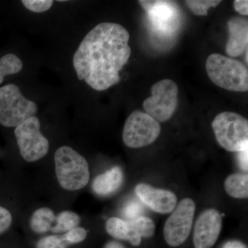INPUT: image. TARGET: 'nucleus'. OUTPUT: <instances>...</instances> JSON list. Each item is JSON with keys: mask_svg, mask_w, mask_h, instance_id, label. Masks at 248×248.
Instances as JSON below:
<instances>
[{"mask_svg": "<svg viewBox=\"0 0 248 248\" xmlns=\"http://www.w3.org/2000/svg\"><path fill=\"white\" fill-rule=\"evenodd\" d=\"M55 173L60 185L69 191L81 190L89 182V164L70 146H62L55 153Z\"/></svg>", "mask_w": 248, "mask_h": 248, "instance_id": "2", "label": "nucleus"}, {"mask_svg": "<svg viewBox=\"0 0 248 248\" xmlns=\"http://www.w3.org/2000/svg\"><path fill=\"white\" fill-rule=\"evenodd\" d=\"M81 218L75 212L66 210L62 212L56 216L55 225L50 231L55 234L66 233L73 228L79 226Z\"/></svg>", "mask_w": 248, "mask_h": 248, "instance_id": "18", "label": "nucleus"}, {"mask_svg": "<svg viewBox=\"0 0 248 248\" xmlns=\"http://www.w3.org/2000/svg\"><path fill=\"white\" fill-rule=\"evenodd\" d=\"M229 39L226 52L229 56L236 58L248 50V22L247 19L233 17L228 22Z\"/></svg>", "mask_w": 248, "mask_h": 248, "instance_id": "14", "label": "nucleus"}, {"mask_svg": "<svg viewBox=\"0 0 248 248\" xmlns=\"http://www.w3.org/2000/svg\"><path fill=\"white\" fill-rule=\"evenodd\" d=\"M187 7L196 16H205L210 8L216 7L221 1L217 0H188L185 1Z\"/></svg>", "mask_w": 248, "mask_h": 248, "instance_id": "20", "label": "nucleus"}, {"mask_svg": "<svg viewBox=\"0 0 248 248\" xmlns=\"http://www.w3.org/2000/svg\"><path fill=\"white\" fill-rule=\"evenodd\" d=\"M15 136L20 154L28 162L38 161L48 153V140L41 133L40 122L35 116L16 127Z\"/></svg>", "mask_w": 248, "mask_h": 248, "instance_id": "7", "label": "nucleus"}, {"mask_svg": "<svg viewBox=\"0 0 248 248\" xmlns=\"http://www.w3.org/2000/svg\"><path fill=\"white\" fill-rule=\"evenodd\" d=\"M159 122L146 112L135 110L130 114L123 130V141L130 148H139L154 143L159 138Z\"/></svg>", "mask_w": 248, "mask_h": 248, "instance_id": "8", "label": "nucleus"}, {"mask_svg": "<svg viewBox=\"0 0 248 248\" xmlns=\"http://www.w3.org/2000/svg\"><path fill=\"white\" fill-rule=\"evenodd\" d=\"M87 236L86 229L81 227H76L71 231L67 232L63 236V239L68 244H76L82 242Z\"/></svg>", "mask_w": 248, "mask_h": 248, "instance_id": "23", "label": "nucleus"}, {"mask_svg": "<svg viewBox=\"0 0 248 248\" xmlns=\"http://www.w3.org/2000/svg\"><path fill=\"white\" fill-rule=\"evenodd\" d=\"M152 95L146 98L143 107L148 115L158 122L169 120L174 115L179 102V87L171 79H162L151 88Z\"/></svg>", "mask_w": 248, "mask_h": 248, "instance_id": "6", "label": "nucleus"}, {"mask_svg": "<svg viewBox=\"0 0 248 248\" xmlns=\"http://www.w3.org/2000/svg\"><path fill=\"white\" fill-rule=\"evenodd\" d=\"M195 213L193 200L186 198L179 202L164 226V238L169 246L177 247L185 242L190 233Z\"/></svg>", "mask_w": 248, "mask_h": 248, "instance_id": "9", "label": "nucleus"}, {"mask_svg": "<svg viewBox=\"0 0 248 248\" xmlns=\"http://www.w3.org/2000/svg\"><path fill=\"white\" fill-rule=\"evenodd\" d=\"M235 11L242 16L248 15V1L247 0H235L234 2Z\"/></svg>", "mask_w": 248, "mask_h": 248, "instance_id": "26", "label": "nucleus"}, {"mask_svg": "<svg viewBox=\"0 0 248 248\" xmlns=\"http://www.w3.org/2000/svg\"><path fill=\"white\" fill-rule=\"evenodd\" d=\"M36 248H66V243L63 238L51 235L42 238L36 245Z\"/></svg>", "mask_w": 248, "mask_h": 248, "instance_id": "22", "label": "nucleus"}, {"mask_svg": "<svg viewBox=\"0 0 248 248\" xmlns=\"http://www.w3.org/2000/svg\"><path fill=\"white\" fill-rule=\"evenodd\" d=\"M206 71L210 80L218 87L246 92L248 90V71L242 62L213 53L207 59Z\"/></svg>", "mask_w": 248, "mask_h": 248, "instance_id": "3", "label": "nucleus"}, {"mask_svg": "<svg viewBox=\"0 0 248 248\" xmlns=\"http://www.w3.org/2000/svg\"><path fill=\"white\" fill-rule=\"evenodd\" d=\"M12 215L9 210L0 206V234L9 229L12 224Z\"/></svg>", "mask_w": 248, "mask_h": 248, "instance_id": "25", "label": "nucleus"}, {"mask_svg": "<svg viewBox=\"0 0 248 248\" xmlns=\"http://www.w3.org/2000/svg\"><path fill=\"white\" fill-rule=\"evenodd\" d=\"M153 25L160 31L168 32L177 20L178 9L171 1H140Z\"/></svg>", "mask_w": 248, "mask_h": 248, "instance_id": "13", "label": "nucleus"}, {"mask_svg": "<svg viewBox=\"0 0 248 248\" xmlns=\"http://www.w3.org/2000/svg\"><path fill=\"white\" fill-rule=\"evenodd\" d=\"M37 104L27 99L16 84L0 88V124L3 126L17 127L35 116Z\"/></svg>", "mask_w": 248, "mask_h": 248, "instance_id": "5", "label": "nucleus"}, {"mask_svg": "<svg viewBox=\"0 0 248 248\" xmlns=\"http://www.w3.org/2000/svg\"><path fill=\"white\" fill-rule=\"evenodd\" d=\"M218 143L232 153L248 150V121L233 112H223L212 123Z\"/></svg>", "mask_w": 248, "mask_h": 248, "instance_id": "4", "label": "nucleus"}, {"mask_svg": "<svg viewBox=\"0 0 248 248\" xmlns=\"http://www.w3.org/2000/svg\"><path fill=\"white\" fill-rule=\"evenodd\" d=\"M22 3L24 6L32 12L40 14L46 12L53 6L51 0H23Z\"/></svg>", "mask_w": 248, "mask_h": 248, "instance_id": "21", "label": "nucleus"}, {"mask_svg": "<svg viewBox=\"0 0 248 248\" xmlns=\"http://www.w3.org/2000/svg\"><path fill=\"white\" fill-rule=\"evenodd\" d=\"M128 31L115 23H101L90 31L73 56L78 79L97 91L120 82V72L131 55Z\"/></svg>", "mask_w": 248, "mask_h": 248, "instance_id": "1", "label": "nucleus"}, {"mask_svg": "<svg viewBox=\"0 0 248 248\" xmlns=\"http://www.w3.org/2000/svg\"><path fill=\"white\" fill-rule=\"evenodd\" d=\"M221 248H248V247L241 241H230L223 245Z\"/></svg>", "mask_w": 248, "mask_h": 248, "instance_id": "28", "label": "nucleus"}, {"mask_svg": "<svg viewBox=\"0 0 248 248\" xmlns=\"http://www.w3.org/2000/svg\"><path fill=\"white\" fill-rule=\"evenodd\" d=\"M141 212V206L137 202H130L124 206L122 215L126 218V221H132L140 217Z\"/></svg>", "mask_w": 248, "mask_h": 248, "instance_id": "24", "label": "nucleus"}, {"mask_svg": "<svg viewBox=\"0 0 248 248\" xmlns=\"http://www.w3.org/2000/svg\"><path fill=\"white\" fill-rule=\"evenodd\" d=\"M224 188L227 193L233 198H248V174L236 173L228 176L225 181Z\"/></svg>", "mask_w": 248, "mask_h": 248, "instance_id": "17", "label": "nucleus"}, {"mask_svg": "<svg viewBox=\"0 0 248 248\" xmlns=\"http://www.w3.org/2000/svg\"><path fill=\"white\" fill-rule=\"evenodd\" d=\"M123 182V170L120 166H115L95 177L93 190L99 196L110 195L120 188Z\"/></svg>", "mask_w": 248, "mask_h": 248, "instance_id": "15", "label": "nucleus"}, {"mask_svg": "<svg viewBox=\"0 0 248 248\" xmlns=\"http://www.w3.org/2000/svg\"><path fill=\"white\" fill-rule=\"evenodd\" d=\"M23 63L14 54H6L0 59V84L4 81V77L14 75L22 71Z\"/></svg>", "mask_w": 248, "mask_h": 248, "instance_id": "19", "label": "nucleus"}, {"mask_svg": "<svg viewBox=\"0 0 248 248\" xmlns=\"http://www.w3.org/2000/svg\"><path fill=\"white\" fill-rule=\"evenodd\" d=\"M104 248H124L123 245L117 241H110L106 245Z\"/></svg>", "mask_w": 248, "mask_h": 248, "instance_id": "29", "label": "nucleus"}, {"mask_svg": "<svg viewBox=\"0 0 248 248\" xmlns=\"http://www.w3.org/2000/svg\"><path fill=\"white\" fill-rule=\"evenodd\" d=\"M56 216L51 209L41 208L34 212L30 219L31 230L37 234H43L50 231Z\"/></svg>", "mask_w": 248, "mask_h": 248, "instance_id": "16", "label": "nucleus"}, {"mask_svg": "<svg viewBox=\"0 0 248 248\" xmlns=\"http://www.w3.org/2000/svg\"><path fill=\"white\" fill-rule=\"evenodd\" d=\"M135 190L141 202L156 213L169 214L177 206V196L171 191L156 188L146 184H138Z\"/></svg>", "mask_w": 248, "mask_h": 248, "instance_id": "12", "label": "nucleus"}, {"mask_svg": "<svg viewBox=\"0 0 248 248\" xmlns=\"http://www.w3.org/2000/svg\"><path fill=\"white\" fill-rule=\"evenodd\" d=\"M222 229V215L210 208L201 214L194 229L195 248H211L217 242Z\"/></svg>", "mask_w": 248, "mask_h": 248, "instance_id": "11", "label": "nucleus"}, {"mask_svg": "<svg viewBox=\"0 0 248 248\" xmlns=\"http://www.w3.org/2000/svg\"><path fill=\"white\" fill-rule=\"evenodd\" d=\"M248 151L240 152L238 155V160H239V164L240 167L243 170L248 171Z\"/></svg>", "mask_w": 248, "mask_h": 248, "instance_id": "27", "label": "nucleus"}, {"mask_svg": "<svg viewBox=\"0 0 248 248\" xmlns=\"http://www.w3.org/2000/svg\"><path fill=\"white\" fill-rule=\"evenodd\" d=\"M106 229L115 239L125 240L133 246H138L142 238L152 237L155 234V224L146 217H140L132 221L111 217L106 223Z\"/></svg>", "mask_w": 248, "mask_h": 248, "instance_id": "10", "label": "nucleus"}]
</instances>
